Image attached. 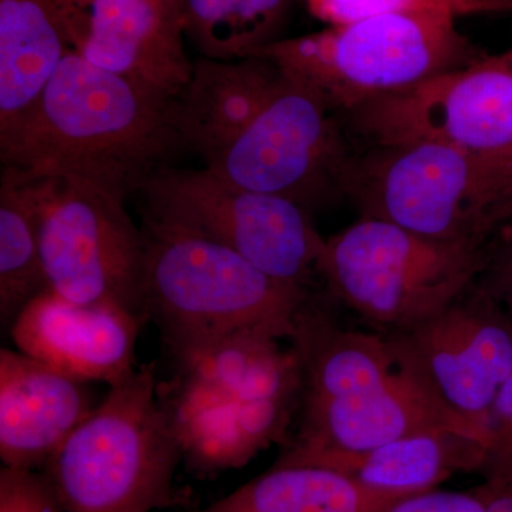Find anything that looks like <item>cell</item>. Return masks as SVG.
Returning <instances> with one entry per match:
<instances>
[{
	"label": "cell",
	"mask_w": 512,
	"mask_h": 512,
	"mask_svg": "<svg viewBox=\"0 0 512 512\" xmlns=\"http://www.w3.org/2000/svg\"><path fill=\"white\" fill-rule=\"evenodd\" d=\"M332 113L318 93L258 56L195 60L174 100L181 140L207 170L306 210L340 195L350 153Z\"/></svg>",
	"instance_id": "6da1fadb"
},
{
	"label": "cell",
	"mask_w": 512,
	"mask_h": 512,
	"mask_svg": "<svg viewBox=\"0 0 512 512\" xmlns=\"http://www.w3.org/2000/svg\"><path fill=\"white\" fill-rule=\"evenodd\" d=\"M171 97L70 50L33 109L0 134L3 167L83 181L126 198L184 148Z\"/></svg>",
	"instance_id": "7a4b0ae2"
},
{
	"label": "cell",
	"mask_w": 512,
	"mask_h": 512,
	"mask_svg": "<svg viewBox=\"0 0 512 512\" xmlns=\"http://www.w3.org/2000/svg\"><path fill=\"white\" fill-rule=\"evenodd\" d=\"M144 305L173 355L242 332L293 338L308 289L276 281L244 256L146 220Z\"/></svg>",
	"instance_id": "3957f363"
},
{
	"label": "cell",
	"mask_w": 512,
	"mask_h": 512,
	"mask_svg": "<svg viewBox=\"0 0 512 512\" xmlns=\"http://www.w3.org/2000/svg\"><path fill=\"white\" fill-rule=\"evenodd\" d=\"M181 457L153 367L140 366L110 386L42 476L64 512H151L167 503Z\"/></svg>",
	"instance_id": "277c9868"
},
{
	"label": "cell",
	"mask_w": 512,
	"mask_h": 512,
	"mask_svg": "<svg viewBox=\"0 0 512 512\" xmlns=\"http://www.w3.org/2000/svg\"><path fill=\"white\" fill-rule=\"evenodd\" d=\"M340 195L376 218L448 244L488 247L512 214V174L441 144L373 147L350 154Z\"/></svg>",
	"instance_id": "5b68a950"
},
{
	"label": "cell",
	"mask_w": 512,
	"mask_h": 512,
	"mask_svg": "<svg viewBox=\"0 0 512 512\" xmlns=\"http://www.w3.org/2000/svg\"><path fill=\"white\" fill-rule=\"evenodd\" d=\"M456 20L446 13H392L276 40L252 56L271 60L330 109L349 114L481 59Z\"/></svg>",
	"instance_id": "8992f818"
},
{
	"label": "cell",
	"mask_w": 512,
	"mask_h": 512,
	"mask_svg": "<svg viewBox=\"0 0 512 512\" xmlns=\"http://www.w3.org/2000/svg\"><path fill=\"white\" fill-rule=\"evenodd\" d=\"M487 251L360 218L325 239L318 274L346 308L383 333H393L456 301L477 281Z\"/></svg>",
	"instance_id": "52a82bcc"
},
{
	"label": "cell",
	"mask_w": 512,
	"mask_h": 512,
	"mask_svg": "<svg viewBox=\"0 0 512 512\" xmlns=\"http://www.w3.org/2000/svg\"><path fill=\"white\" fill-rule=\"evenodd\" d=\"M140 194L147 204L146 220L218 242L276 281L308 289L318 274L325 238L298 202L244 190L205 167L164 168Z\"/></svg>",
	"instance_id": "ba28073f"
},
{
	"label": "cell",
	"mask_w": 512,
	"mask_h": 512,
	"mask_svg": "<svg viewBox=\"0 0 512 512\" xmlns=\"http://www.w3.org/2000/svg\"><path fill=\"white\" fill-rule=\"evenodd\" d=\"M36 181L47 289L83 305L117 306L144 322L146 234L124 198L83 181Z\"/></svg>",
	"instance_id": "9c48e42d"
},
{
	"label": "cell",
	"mask_w": 512,
	"mask_h": 512,
	"mask_svg": "<svg viewBox=\"0 0 512 512\" xmlns=\"http://www.w3.org/2000/svg\"><path fill=\"white\" fill-rule=\"evenodd\" d=\"M349 117L372 147L441 144L512 174V50L369 101Z\"/></svg>",
	"instance_id": "30bf717a"
},
{
	"label": "cell",
	"mask_w": 512,
	"mask_h": 512,
	"mask_svg": "<svg viewBox=\"0 0 512 512\" xmlns=\"http://www.w3.org/2000/svg\"><path fill=\"white\" fill-rule=\"evenodd\" d=\"M397 362L488 440L495 399L512 375V320L476 282L436 315L386 333Z\"/></svg>",
	"instance_id": "8fae6325"
},
{
	"label": "cell",
	"mask_w": 512,
	"mask_h": 512,
	"mask_svg": "<svg viewBox=\"0 0 512 512\" xmlns=\"http://www.w3.org/2000/svg\"><path fill=\"white\" fill-rule=\"evenodd\" d=\"M70 50L106 72L178 99L194 63L181 0H60Z\"/></svg>",
	"instance_id": "7c38bea8"
},
{
	"label": "cell",
	"mask_w": 512,
	"mask_h": 512,
	"mask_svg": "<svg viewBox=\"0 0 512 512\" xmlns=\"http://www.w3.org/2000/svg\"><path fill=\"white\" fill-rule=\"evenodd\" d=\"M143 320L117 306L67 301L49 289L19 313L10 335L19 352L82 382H121L136 372Z\"/></svg>",
	"instance_id": "4fadbf2b"
},
{
	"label": "cell",
	"mask_w": 512,
	"mask_h": 512,
	"mask_svg": "<svg viewBox=\"0 0 512 512\" xmlns=\"http://www.w3.org/2000/svg\"><path fill=\"white\" fill-rule=\"evenodd\" d=\"M440 430L458 431L483 443L476 431L402 369L389 382L355 396L328 402L302 400L301 429L285 453H357Z\"/></svg>",
	"instance_id": "5bb4252c"
},
{
	"label": "cell",
	"mask_w": 512,
	"mask_h": 512,
	"mask_svg": "<svg viewBox=\"0 0 512 512\" xmlns=\"http://www.w3.org/2000/svg\"><path fill=\"white\" fill-rule=\"evenodd\" d=\"M87 382L22 352H0V458L37 471L97 406Z\"/></svg>",
	"instance_id": "9a60e30c"
},
{
	"label": "cell",
	"mask_w": 512,
	"mask_h": 512,
	"mask_svg": "<svg viewBox=\"0 0 512 512\" xmlns=\"http://www.w3.org/2000/svg\"><path fill=\"white\" fill-rule=\"evenodd\" d=\"M183 457L201 470H229L247 464L259 451L284 439L298 399L237 402L175 376L158 386Z\"/></svg>",
	"instance_id": "2e32d148"
},
{
	"label": "cell",
	"mask_w": 512,
	"mask_h": 512,
	"mask_svg": "<svg viewBox=\"0 0 512 512\" xmlns=\"http://www.w3.org/2000/svg\"><path fill=\"white\" fill-rule=\"evenodd\" d=\"M484 444L453 430L429 431L357 453H284L276 464L332 468L387 497L424 493L448 478L480 471Z\"/></svg>",
	"instance_id": "e0dca14e"
},
{
	"label": "cell",
	"mask_w": 512,
	"mask_h": 512,
	"mask_svg": "<svg viewBox=\"0 0 512 512\" xmlns=\"http://www.w3.org/2000/svg\"><path fill=\"white\" fill-rule=\"evenodd\" d=\"M69 52L60 0H0V134L33 109Z\"/></svg>",
	"instance_id": "ac0fdd59"
},
{
	"label": "cell",
	"mask_w": 512,
	"mask_h": 512,
	"mask_svg": "<svg viewBox=\"0 0 512 512\" xmlns=\"http://www.w3.org/2000/svg\"><path fill=\"white\" fill-rule=\"evenodd\" d=\"M266 332H242L174 355L177 376L237 400L301 399L302 372L295 348Z\"/></svg>",
	"instance_id": "d6986e66"
},
{
	"label": "cell",
	"mask_w": 512,
	"mask_h": 512,
	"mask_svg": "<svg viewBox=\"0 0 512 512\" xmlns=\"http://www.w3.org/2000/svg\"><path fill=\"white\" fill-rule=\"evenodd\" d=\"M393 500L332 468L275 464L198 512H376Z\"/></svg>",
	"instance_id": "ffe728a7"
},
{
	"label": "cell",
	"mask_w": 512,
	"mask_h": 512,
	"mask_svg": "<svg viewBox=\"0 0 512 512\" xmlns=\"http://www.w3.org/2000/svg\"><path fill=\"white\" fill-rule=\"evenodd\" d=\"M47 289L40 251L37 181L3 167L0 183V319L12 326Z\"/></svg>",
	"instance_id": "44dd1931"
},
{
	"label": "cell",
	"mask_w": 512,
	"mask_h": 512,
	"mask_svg": "<svg viewBox=\"0 0 512 512\" xmlns=\"http://www.w3.org/2000/svg\"><path fill=\"white\" fill-rule=\"evenodd\" d=\"M185 36L204 59L251 57L276 42L291 0H181Z\"/></svg>",
	"instance_id": "7402d4cb"
},
{
	"label": "cell",
	"mask_w": 512,
	"mask_h": 512,
	"mask_svg": "<svg viewBox=\"0 0 512 512\" xmlns=\"http://www.w3.org/2000/svg\"><path fill=\"white\" fill-rule=\"evenodd\" d=\"M330 26L392 13H446L454 18L512 12V0H305Z\"/></svg>",
	"instance_id": "603a6c76"
},
{
	"label": "cell",
	"mask_w": 512,
	"mask_h": 512,
	"mask_svg": "<svg viewBox=\"0 0 512 512\" xmlns=\"http://www.w3.org/2000/svg\"><path fill=\"white\" fill-rule=\"evenodd\" d=\"M478 474L484 481L512 484V375L491 410L488 440Z\"/></svg>",
	"instance_id": "cb8c5ba5"
},
{
	"label": "cell",
	"mask_w": 512,
	"mask_h": 512,
	"mask_svg": "<svg viewBox=\"0 0 512 512\" xmlns=\"http://www.w3.org/2000/svg\"><path fill=\"white\" fill-rule=\"evenodd\" d=\"M0 512H64L39 471L0 470Z\"/></svg>",
	"instance_id": "d4e9b609"
},
{
	"label": "cell",
	"mask_w": 512,
	"mask_h": 512,
	"mask_svg": "<svg viewBox=\"0 0 512 512\" xmlns=\"http://www.w3.org/2000/svg\"><path fill=\"white\" fill-rule=\"evenodd\" d=\"M476 284L512 320V214L491 239L485 265Z\"/></svg>",
	"instance_id": "484cf974"
},
{
	"label": "cell",
	"mask_w": 512,
	"mask_h": 512,
	"mask_svg": "<svg viewBox=\"0 0 512 512\" xmlns=\"http://www.w3.org/2000/svg\"><path fill=\"white\" fill-rule=\"evenodd\" d=\"M376 512H485L473 490L444 491L440 488L424 493L404 495L383 505Z\"/></svg>",
	"instance_id": "4316f807"
},
{
	"label": "cell",
	"mask_w": 512,
	"mask_h": 512,
	"mask_svg": "<svg viewBox=\"0 0 512 512\" xmlns=\"http://www.w3.org/2000/svg\"><path fill=\"white\" fill-rule=\"evenodd\" d=\"M485 512H512V484L483 481L473 488Z\"/></svg>",
	"instance_id": "83f0119b"
},
{
	"label": "cell",
	"mask_w": 512,
	"mask_h": 512,
	"mask_svg": "<svg viewBox=\"0 0 512 512\" xmlns=\"http://www.w3.org/2000/svg\"><path fill=\"white\" fill-rule=\"evenodd\" d=\"M512 50V49H511Z\"/></svg>",
	"instance_id": "f1b7e54d"
}]
</instances>
